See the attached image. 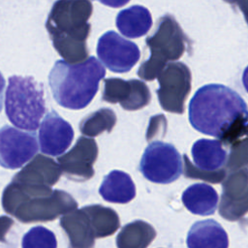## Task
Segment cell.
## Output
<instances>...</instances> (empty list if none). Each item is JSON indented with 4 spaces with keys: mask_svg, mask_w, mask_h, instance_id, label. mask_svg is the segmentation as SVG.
<instances>
[{
    "mask_svg": "<svg viewBox=\"0 0 248 248\" xmlns=\"http://www.w3.org/2000/svg\"><path fill=\"white\" fill-rule=\"evenodd\" d=\"M98 151L95 140L85 136L79 137L75 145L57 159L62 173L76 182L90 179L94 175L93 165L97 160Z\"/></svg>",
    "mask_w": 248,
    "mask_h": 248,
    "instance_id": "11",
    "label": "cell"
},
{
    "mask_svg": "<svg viewBox=\"0 0 248 248\" xmlns=\"http://www.w3.org/2000/svg\"><path fill=\"white\" fill-rule=\"evenodd\" d=\"M99 2H101L102 4L108 6V7H112V8H119L122 7L124 5H126L130 0H97Z\"/></svg>",
    "mask_w": 248,
    "mask_h": 248,
    "instance_id": "30",
    "label": "cell"
},
{
    "mask_svg": "<svg viewBox=\"0 0 248 248\" xmlns=\"http://www.w3.org/2000/svg\"><path fill=\"white\" fill-rule=\"evenodd\" d=\"M115 23L122 35L135 39L145 35L149 31L152 26V17L146 8L136 5L120 11Z\"/></svg>",
    "mask_w": 248,
    "mask_h": 248,
    "instance_id": "19",
    "label": "cell"
},
{
    "mask_svg": "<svg viewBox=\"0 0 248 248\" xmlns=\"http://www.w3.org/2000/svg\"><path fill=\"white\" fill-rule=\"evenodd\" d=\"M192 157L198 168L215 170L226 164L227 151L219 140L201 139L192 146Z\"/></svg>",
    "mask_w": 248,
    "mask_h": 248,
    "instance_id": "20",
    "label": "cell"
},
{
    "mask_svg": "<svg viewBox=\"0 0 248 248\" xmlns=\"http://www.w3.org/2000/svg\"><path fill=\"white\" fill-rule=\"evenodd\" d=\"M186 242L190 248H227L229 246L226 231L214 220L195 223L188 232Z\"/></svg>",
    "mask_w": 248,
    "mask_h": 248,
    "instance_id": "16",
    "label": "cell"
},
{
    "mask_svg": "<svg viewBox=\"0 0 248 248\" xmlns=\"http://www.w3.org/2000/svg\"><path fill=\"white\" fill-rule=\"evenodd\" d=\"M237 5L244 16V19L248 25V0H237Z\"/></svg>",
    "mask_w": 248,
    "mask_h": 248,
    "instance_id": "31",
    "label": "cell"
},
{
    "mask_svg": "<svg viewBox=\"0 0 248 248\" xmlns=\"http://www.w3.org/2000/svg\"><path fill=\"white\" fill-rule=\"evenodd\" d=\"M14 224H15V222L11 217H9L7 215L0 216V242L7 243L6 235L10 232V230L14 226Z\"/></svg>",
    "mask_w": 248,
    "mask_h": 248,
    "instance_id": "29",
    "label": "cell"
},
{
    "mask_svg": "<svg viewBox=\"0 0 248 248\" xmlns=\"http://www.w3.org/2000/svg\"><path fill=\"white\" fill-rule=\"evenodd\" d=\"M1 202L5 212L22 223L52 221L78 207L66 191L14 180L3 190Z\"/></svg>",
    "mask_w": 248,
    "mask_h": 248,
    "instance_id": "2",
    "label": "cell"
},
{
    "mask_svg": "<svg viewBox=\"0 0 248 248\" xmlns=\"http://www.w3.org/2000/svg\"><path fill=\"white\" fill-rule=\"evenodd\" d=\"M155 229L142 220L125 225L116 236L118 248H146L155 238Z\"/></svg>",
    "mask_w": 248,
    "mask_h": 248,
    "instance_id": "21",
    "label": "cell"
},
{
    "mask_svg": "<svg viewBox=\"0 0 248 248\" xmlns=\"http://www.w3.org/2000/svg\"><path fill=\"white\" fill-rule=\"evenodd\" d=\"M97 54L101 62L114 73L129 72L140 57L139 46L114 31H108L100 37Z\"/></svg>",
    "mask_w": 248,
    "mask_h": 248,
    "instance_id": "10",
    "label": "cell"
},
{
    "mask_svg": "<svg viewBox=\"0 0 248 248\" xmlns=\"http://www.w3.org/2000/svg\"><path fill=\"white\" fill-rule=\"evenodd\" d=\"M218 194L213 187L205 183H197L189 186L182 194L184 206L193 214L211 215L218 204Z\"/></svg>",
    "mask_w": 248,
    "mask_h": 248,
    "instance_id": "18",
    "label": "cell"
},
{
    "mask_svg": "<svg viewBox=\"0 0 248 248\" xmlns=\"http://www.w3.org/2000/svg\"><path fill=\"white\" fill-rule=\"evenodd\" d=\"M39 145L34 132H23L15 127L0 129V166L16 170L30 161L38 152Z\"/></svg>",
    "mask_w": 248,
    "mask_h": 248,
    "instance_id": "9",
    "label": "cell"
},
{
    "mask_svg": "<svg viewBox=\"0 0 248 248\" xmlns=\"http://www.w3.org/2000/svg\"><path fill=\"white\" fill-rule=\"evenodd\" d=\"M74 129L55 110H51L43 119L39 130L41 151L46 155L59 156L71 145Z\"/></svg>",
    "mask_w": 248,
    "mask_h": 248,
    "instance_id": "13",
    "label": "cell"
},
{
    "mask_svg": "<svg viewBox=\"0 0 248 248\" xmlns=\"http://www.w3.org/2000/svg\"><path fill=\"white\" fill-rule=\"evenodd\" d=\"M131 90V81L119 78L104 79L102 99L109 104L119 103L121 106L127 101Z\"/></svg>",
    "mask_w": 248,
    "mask_h": 248,
    "instance_id": "24",
    "label": "cell"
},
{
    "mask_svg": "<svg viewBox=\"0 0 248 248\" xmlns=\"http://www.w3.org/2000/svg\"><path fill=\"white\" fill-rule=\"evenodd\" d=\"M224 1L227 3H230V4H234L237 2V0H224Z\"/></svg>",
    "mask_w": 248,
    "mask_h": 248,
    "instance_id": "34",
    "label": "cell"
},
{
    "mask_svg": "<svg viewBox=\"0 0 248 248\" xmlns=\"http://www.w3.org/2000/svg\"><path fill=\"white\" fill-rule=\"evenodd\" d=\"M245 167L248 168V138L239 139L232 144L226 161V170L229 171Z\"/></svg>",
    "mask_w": 248,
    "mask_h": 248,
    "instance_id": "28",
    "label": "cell"
},
{
    "mask_svg": "<svg viewBox=\"0 0 248 248\" xmlns=\"http://www.w3.org/2000/svg\"><path fill=\"white\" fill-rule=\"evenodd\" d=\"M93 12L90 0H57L46 21L53 47L59 55L76 53L86 46Z\"/></svg>",
    "mask_w": 248,
    "mask_h": 248,
    "instance_id": "4",
    "label": "cell"
},
{
    "mask_svg": "<svg viewBox=\"0 0 248 248\" xmlns=\"http://www.w3.org/2000/svg\"><path fill=\"white\" fill-rule=\"evenodd\" d=\"M247 136H248V133H247Z\"/></svg>",
    "mask_w": 248,
    "mask_h": 248,
    "instance_id": "35",
    "label": "cell"
},
{
    "mask_svg": "<svg viewBox=\"0 0 248 248\" xmlns=\"http://www.w3.org/2000/svg\"><path fill=\"white\" fill-rule=\"evenodd\" d=\"M116 123V115L113 110L102 108L85 116L79 123L82 135L90 138L97 137L105 131L109 133Z\"/></svg>",
    "mask_w": 248,
    "mask_h": 248,
    "instance_id": "23",
    "label": "cell"
},
{
    "mask_svg": "<svg viewBox=\"0 0 248 248\" xmlns=\"http://www.w3.org/2000/svg\"><path fill=\"white\" fill-rule=\"evenodd\" d=\"M60 227L69 238L73 248H90L95 244V234L89 217L83 207L75 208L60 218Z\"/></svg>",
    "mask_w": 248,
    "mask_h": 248,
    "instance_id": "15",
    "label": "cell"
},
{
    "mask_svg": "<svg viewBox=\"0 0 248 248\" xmlns=\"http://www.w3.org/2000/svg\"><path fill=\"white\" fill-rule=\"evenodd\" d=\"M5 79L2 76V74L0 73V111L3 108V102H4V90H5Z\"/></svg>",
    "mask_w": 248,
    "mask_h": 248,
    "instance_id": "32",
    "label": "cell"
},
{
    "mask_svg": "<svg viewBox=\"0 0 248 248\" xmlns=\"http://www.w3.org/2000/svg\"><path fill=\"white\" fill-rule=\"evenodd\" d=\"M150 56L142 62L138 76L147 81L157 78L170 61L179 59L186 51L189 40L178 22L170 15H165L157 22L154 33L145 40Z\"/></svg>",
    "mask_w": 248,
    "mask_h": 248,
    "instance_id": "6",
    "label": "cell"
},
{
    "mask_svg": "<svg viewBox=\"0 0 248 248\" xmlns=\"http://www.w3.org/2000/svg\"><path fill=\"white\" fill-rule=\"evenodd\" d=\"M159 88L157 97L163 109L181 114L185 101L191 91V72L182 62H170L157 77Z\"/></svg>",
    "mask_w": 248,
    "mask_h": 248,
    "instance_id": "8",
    "label": "cell"
},
{
    "mask_svg": "<svg viewBox=\"0 0 248 248\" xmlns=\"http://www.w3.org/2000/svg\"><path fill=\"white\" fill-rule=\"evenodd\" d=\"M131 90L127 101L121 106L126 110H138L147 106L151 100L148 86L140 79H130Z\"/></svg>",
    "mask_w": 248,
    "mask_h": 248,
    "instance_id": "26",
    "label": "cell"
},
{
    "mask_svg": "<svg viewBox=\"0 0 248 248\" xmlns=\"http://www.w3.org/2000/svg\"><path fill=\"white\" fill-rule=\"evenodd\" d=\"M248 212V168L229 171L222 181L219 214L226 220L237 221Z\"/></svg>",
    "mask_w": 248,
    "mask_h": 248,
    "instance_id": "12",
    "label": "cell"
},
{
    "mask_svg": "<svg viewBox=\"0 0 248 248\" xmlns=\"http://www.w3.org/2000/svg\"><path fill=\"white\" fill-rule=\"evenodd\" d=\"M62 174L61 168L52 158L39 154L16 173L12 180L28 184L53 186Z\"/></svg>",
    "mask_w": 248,
    "mask_h": 248,
    "instance_id": "14",
    "label": "cell"
},
{
    "mask_svg": "<svg viewBox=\"0 0 248 248\" xmlns=\"http://www.w3.org/2000/svg\"><path fill=\"white\" fill-rule=\"evenodd\" d=\"M189 121L199 132L232 145L248 133V108L237 92L222 84L198 89L189 104Z\"/></svg>",
    "mask_w": 248,
    "mask_h": 248,
    "instance_id": "1",
    "label": "cell"
},
{
    "mask_svg": "<svg viewBox=\"0 0 248 248\" xmlns=\"http://www.w3.org/2000/svg\"><path fill=\"white\" fill-rule=\"evenodd\" d=\"M21 246L23 248H55L56 236L50 230L37 226L23 235Z\"/></svg>",
    "mask_w": 248,
    "mask_h": 248,
    "instance_id": "25",
    "label": "cell"
},
{
    "mask_svg": "<svg viewBox=\"0 0 248 248\" xmlns=\"http://www.w3.org/2000/svg\"><path fill=\"white\" fill-rule=\"evenodd\" d=\"M242 83L244 85V88L248 92V66L243 71V74H242Z\"/></svg>",
    "mask_w": 248,
    "mask_h": 248,
    "instance_id": "33",
    "label": "cell"
},
{
    "mask_svg": "<svg viewBox=\"0 0 248 248\" xmlns=\"http://www.w3.org/2000/svg\"><path fill=\"white\" fill-rule=\"evenodd\" d=\"M83 209L89 217L96 238L109 236L119 229V216L112 208L101 204H90L83 206Z\"/></svg>",
    "mask_w": 248,
    "mask_h": 248,
    "instance_id": "22",
    "label": "cell"
},
{
    "mask_svg": "<svg viewBox=\"0 0 248 248\" xmlns=\"http://www.w3.org/2000/svg\"><path fill=\"white\" fill-rule=\"evenodd\" d=\"M43 83L33 77L12 76L5 93V112L16 127L35 131L46 113Z\"/></svg>",
    "mask_w": 248,
    "mask_h": 248,
    "instance_id": "5",
    "label": "cell"
},
{
    "mask_svg": "<svg viewBox=\"0 0 248 248\" xmlns=\"http://www.w3.org/2000/svg\"><path fill=\"white\" fill-rule=\"evenodd\" d=\"M106 70L94 57L77 64L57 60L48 75V83L56 103L65 108L81 109L95 97Z\"/></svg>",
    "mask_w": 248,
    "mask_h": 248,
    "instance_id": "3",
    "label": "cell"
},
{
    "mask_svg": "<svg viewBox=\"0 0 248 248\" xmlns=\"http://www.w3.org/2000/svg\"><path fill=\"white\" fill-rule=\"evenodd\" d=\"M99 193L107 202L127 203L136 197V186L128 173L114 170L104 177Z\"/></svg>",
    "mask_w": 248,
    "mask_h": 248,
    "instance_id": "17",
    "label": "cell"
},
{
    "mask_svg": "<svg viewBox=\"0 0 248 248\" xmlns=\"http://www.w3.org/2000/svg\"><path fill=\"white\" fill-rule=\"evenodd\" d=\"M184 160V175L192 179H202L210 183H221L227 175L226 169H218L215 170H202L193 165L186 154L183 155Z\"/></svg>",
    "mask_w": 248,
    "mask_h": 248,
    "instance_id": "27",
    "label": "cell"
},
{
    "mask_svg": "<svg viewBox=\"0 0 248 248\" xmlns=\"http://www.w3.org/2000/svg\"><path fill=\"white\" fill-rule=\"evenodd\" d=\"M140 170L147 180L169 184L175 181L182 173L181 156L172 144L154 141L145 148Z\"/></svg>",
    "mask_w": 248,
    "mask_h": 248,
    "instance_id": "7",
    "label": "cell"
}]
</instances>
